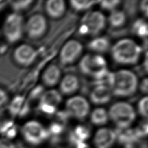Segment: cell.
Listing matches in <instances>:
<instances>
[{
    "label": "cell",
    "mask_w": 148,
    "mask_h": 148,
    "mask_svg": "<svg viewBox=\"0 0 148 148\" xmlns=\"http://www.w3.org/2000/svg\"><path fill=\"white\" fill-rule=\"evenodd\" d=\"M108 84L114 96L127 97L136 92L138 88V79L131 71L120 70L109 73Z\"/></svg>",
    "instance_id": "obj_1"
},
{
    "label": "cell",
    "mask_w": 148,
    "mask_h": 148,
    "mask_svg": "<svg viewBox=\"0 0 148 148\" xmlns=\"http://www.w3.org/2000/svg\"><path fill=\"white\" fill-rule=\"evenodd\" d=\"M79 69L86 75L92 77L98 82L97 84L109 86V75L107 62L100 55L87 54L82 58L79 62Z\"/></svg>",
    "instance_id": "obj_2"
},
{
    "label": "cell",
    "mask_w": 148,
    "mask_h": 148,
    "mask_svg": "<svg viewBox=\"0 0 148 148\" xmlns=\"http://www.w3.org/2000/svg\"><path fill=\"white\" fill-rule=\"evenodd\" d=\"M142 49L133 40L125 38L119 40L111 49L112 56L116 63L120 64H134L138 61Z\"/></svg>",
    "instance_id": "obj_3"
},
{
    "label": "cell",
    "mask_w": 148,
    "mask_h": 148,
    "mask_svg": "<svg viewBox=\"0 0 148 148\" xmlns=\"http://www.w3.org/2000/svg\"><path fill=\"white\" fill-rule=\"evenodd\" d=\"M109 117L121 129H127L136 118V112L131 105L120 101L110 107Z\"/></svg>",
    "instance_id": "obj_4"
},
{
    "label": "cell",
    "mask_w": 148,
    "mask_h": 148,
    "mask_svg": "<svg viewBox=\"0 0 148 148\" xmlns=\"http://www.w3.org/2000/svg\"><path fill=\"white\" fill-rule=\"evenodd\" d=\"M105 25V15L99 11H92L82 20L79 32L81 35H97L104 29Z\"/></svg>",
    "instance_id": "obj_5"
},
{
    "label": "cell",
    "mask_w": 148,
    "mask_h": 148,
    "mask_svg": "<svg viewBox=\"0 0 148 148\" xmlns=\"http://www.w3.org/2000/svg\"><path fill=\"white\" fill-rule=\"evenodd\" d=\"M24 139L32 145H38L49 136L47 130L37 121H29L25 123L22 129Z\"/></svg>",
    "instance_id": "obj_6"
},
{
    "label": "cell",
    "mask_w": 148,
    "mask_h": 148,
    "mask_svg": "<svg viewBox=\"0 0 148 148\" xmlns=\"http://www.w3.org/2000/svg\"><path fill=\"white\" fill-rule=\"evenodd\" d=\"M23 31L22 16L18 13H12L7 18L3 26V33L8 42L15 43L22 38Z\"/></svg>",
    "instance_id": "obj_7"
},
{
    "label": "cell",
    "mask_w": 148,
    "mask_h": 148,
    "mask_svg": "<svg viewBox=\"0 0 148 148\" xmlns=\"http://www.w3.org/2000/svg\"><path fill=\"white\" fill-rule=\"evenodd\" d=\"M66 109L68 115L79 120L87 117L90 112V105L83 96H76L71 97L66 101Z\"/></svg>",
    "instance_id": "obj_8"
},
{
    "label": "cell",
    "mask_w": 148,
    "mask_h": 148,
    "mask_svg": "<svg viewBox=\"0 0 148 148\" xmlns=\"http://www.w3.org/2000/svg\"><path fill=\"white\" fill-rule=\"evenodd\" d=\"M47 27V21L44 16L36 14L27 21L25 25V31L30 38L38 39L44 35Z\"/></svg>",
    "instance_id": "obj_9"
},
{
    "label": "cell",
    "mask_w": 148,
    "mask_h": 148,
    "mask_svg": "<svg viewBox=\"0 0 148 148\" xmlns=\"http://www.w3.org/2000/svg\"><path fill=\"white\" fill-rule=\"evenodd\" d=\"M83 51V46L77 40L67 42L60 53V61L64 65H69L76 61Z\"/></svg>",
    "instance_id": "obj_10"
},
{
    "label": "cell",
    "mask_w": 148,
    "mask_h": 148,
    "mask_svg": "<svg viewBox=\"0 0 148 148\" xmlns=\"http://www.w3.org/2000/svg\"><path fill=\"white\" fill-rule=\"evenodd\" d=\"M37 56L36 50L28 44H22L15 49L14 60L18 64L27 66L32 64Z\"/></svg>",
    "instance_id": "obj_11"
},
{
    "label": "cell",
    "mask_w": 148,
    "mask_h": 148,
    "mask_svg": "<svg viewBox=\"0 0 148 148\" xmlns=\"http://www.w3.org/2000/svg\"><path fill=\"white\" fill-rule=\"evenodd\" d=\"M116 134L112 129L101 128L96 132L94 144L96 148H110L116 141Z\"/></svg>",
    "instance_id": "obj_12"
},
{
    "label": "cell",
    "mask_w": 148,
    "mask_h": 148,
    "mask_svg": "<svg viewBox=\"0 0 148 148\" xmlns=\"http://www.w3.org/2000/svg\"><path fill=\"white\" fill-rule=\"evenodd\" d=\"M109 86L107 84H97L90 93V99L96 105L106 104L110 101L112 96Z\"/></svg>",
    "instance_id": "obj_13"
},
{
    "label": "cell",
    "mask_w": 148,
    "mask_h": 148,
    "mask_svg": "<svg viewBox=\"0 0 148 148\" xmlns=\"http://www.w3.org/2000/svg\"><path fill=\"white\" fill-rule=\"evenodd\" d=\"M79 88V81L77 77L73 74L65 75L60 83L61 93L65 95H71L77 90Z\"/></svg>",
    "instance_id": "obj_14"
},
{
    "label": "cell",
    "mask_w": 148,
    "mask_h": 148,
    "mask_svg": "<svg viewBox=\"0 0 148 148\" xmlns=\"http://www.w3.org/2000/svg\"><path fill=\"white\" fill-rule=\"evenodd\" d=\"M46 11L52 18H59L64 15L66 10L65 2L62 0H49L46 1Z\"/></svg>",
    "instance_id": "obj_15"
},
{
    "label": "cell",
    "mask_w": 148,
    "mask_h": 148,
    "mask_svg": "<svg viewBox=\"0 0 148 148\" xmlns=\"http://www.w3.org/2000/svg\"><path fill=\"white\" fill-rule=\"evenodd\" d=\"M60 78V70L57 66L51 64L47 67L42 75V81L47 86H53L59 83Z\"/></svg>",
    "instance_id": "obj_16"
},
{
    "label": "cell",
    "mask_w": 148,
    "mask_h": 148,
    "mask_svg": "<svg viewBox=\"0 0 148 148\" xmlns=\"http://www.w3.org/2000/svg\"><path fill=\"white\" fill-rule=\"evenodd\" d=\"M62 101V96L57 90H49L42 94L40 99V103L57 107Z\"/></svg>",
    "instance_id": "obj_17"
},
{
    "label": "cell",
    "mask_w": 148,
    "mask_h": 148,
    "mask_svg": "<svg viewBox=\"0 0 148 148\" xmlns=\"http://www.w3.org/2000/svg\"><path fill=\"white\" fill-rule=\"evenodd\" d=\"M90 135V132L89 129L85 125H80L77 126L71 133L70 140L72 143L76 145L79 142H84L86 140L89 138Z\"/></svg>",
    "instance_id": "obj_18"
},
{
    "label": "cell",
    "mask_w": 148,
    "mask_h": 148,
    "mask_svg": "<svg viewBox=\"0 0 148 148\" xmlns=\"http://www.w3.org/2000/svg\"><path fill=\"white\" fill-rule=\"evenodd\" d=\"M110 41L106 37H97L88 44V48L97 53H105L109 49Z\"/></svg>",
    "instance_id": "obj_19"
},
{
    "label": "cell",
    "mask_w": 148,
    "mask_h": 148,
    "mask_svg": "<svg viewBox=\"0 0 148 148\" xmlns=\"http://www.w3.org/2000/svg\"><path fill=\"white\" fill-rule=\"evenodd\" d=\"M91 121L96 125H103L109 121V114L103 108L95 109L91 114Z\"/></svg>",
    "instance_id": "obj_20"
},
{
    "label": "cell",
    "mask_w": 148,
    "mask_h": 148,
    "mask_svg": "<svg viewBox=\"0 0 148 148\" xmlns=\"http://www.w3.org/2000/svg\"><path fill=\"white\" fill-rule=\"evenodd\" d=\"M109 22L110 25L113 27H122L126 22V15L121 10H114L109 16Z\"/></svg>",
    "instance_id": "obj_21"
},
{
    "label": "cell",
    "mask_w": 148,
    "mask_h": 148,
    "mask_svg": "<svg viewBox=\"0 0 148 148\" xmlns=\"http://www.w3.org/2000/svg\"><path fill=\"white\" fill-rule=\"evenodd\" d=\"M147 24L144 20L139 19L134 23L133 25V32L142 38H146L147 36Z\"/></svg>",
    "instance_id": "obj_22"
},
{
    "label": "cell",
    "mask_w": 148,
    "mask_h": 148,
    "mask_svg": "<svg viewBox=\"0 0 148 148\" xmlns=\"http://www.w3.org/2000/svg\"><path fill=\"white\" fill-rule=\"evenodd\" d=\"M70 5L74 10L77 11H83L90 9L94 5L99 3L96 1H81V0H72L70 1Z\"/></svg>",
    "instance_id": "obj_23"
},
{
    "label": "cell",
    "mask_w": 148,
    "mask_h": 148,
    "mask_svg": "<svg viewBox=\"0 0 148 148\" xmlns=\"http://www.w3.org/2000/svg\"><path fill=\"white\" fill-rule=\"evenodd\" d=\"M23 103V98L21 96L14 97L12 102L10 103L9 107V112L12 115H16L21 111V107Z\"/></svg>",
    "instance_id": "obj_24"
},
{
    "label": "cell",
    "mask_w": 148,
    "mask_h": 148,
    "mask_svg": "<svg viewBox=\"0 0 148 148\" xmlns=\"http://www.w3.org/2000/svg\"><path fill=\"white\" fill-rule=\"evenodd\" d=\"M33 1L31 0L27 1H14L11 2V6L16 11H21L27 9Z\"/></svg>",
    "instance_id": "obj_25"
},
{
    "label": "cell",
    "mask_w": 148,
    "mask_h": 148,
    "mask_svg": "<svg viewBox=\"0 0 148 148\" xmlns=\"http://www.w3.org/2000/svg\"><path fill=\"white\" fill-rule=\"evenodd\" d=\"M147 97L145 96L140 100L138 104V113L140 115L145 118H147Z\"/></svg>",
    "instance_id": "obj_26"
},
{
    "label": "cell",
    "mask_w": 148,
    "mask_h": 148,
    "mask_svg": "<svg viewBox=\"0 0 148 148\" xmlns=\"http://www.w3.org/2000/svg\"><path fill=\"white\" fill-rule=\"evenodd\" d=\"M99 3L103 9L113 11L115 10L116 7L118 6L121 1L119 0H114V1H99Z\"/></svg>",
    "instance_id": "obj_27"
},
{
    "label": "cell",
    "mask_w": 148,
    "mask_h": 148,
    "mask_svg": "<svg viewBox=\"0 0 148 148\" xmlns=\"http://www.w3.org/2000/svg\"><path fill=\"white\" fill-rule=\"evenodd\" d=\"M63 130H64V127L62 125L58 123H53L50 125L49 131H47L49 134H51L53 136H58L62 133Z\"/></svg>",
    "instance_id": "obj_28"
},
{
    "label": "cell",
    "mask_w": 148,
    "mask_h": 148,
    "mask_svg": "<svg viewBox=\"0 0 148 148\" xmlns=\"http://www.w3.org/2000/svg\"><path fill=\"white\" fill-rule=\"evenodd\" d=\"M39 109L42 112L44 113L45 114L48 115H52L56 112L57 108L53 106H50V105H45V104H40L39 103Z\"/></svg>",
    "instance_id": "obj_29"
},
{
    "label": "cell",
    "mask_w": 148,
    "mask_h": 148,
    "mask_svg": "<svg viewBox=\"0 0 148 148\" xmlns=\"http://www.w3.org/2000/svg\"><path fill=\"white\" fill-rule=\"evenodd\" d=\"M0 148H16V146L9 139L0 138Z\"/></svg>",
    "instance_id": "obj_30"
},
{
    "label": "cell",
    "mask_w": 148,
    "mask_h": 148,
    "mask_svg": "<svg viewBox=\"0 0 148 148\" xmlns=\"http://www.w3.org/2000/svg\"><path fill=\"white\" fill-rule=\"evenodd\" d=\"M16 134H17L16 128V127L14 125L7 131V133L5 134V135L7 136V139L9 140L15 137L16 135Z\"/></svg>",
    "instance_id": "obj_31"
},
{
    "label": "cell",
    "mask_w": 148,
    "mask_h": 148,
    "mask_svg": "<svg viewBox=\"0 0 148 148\" xmlns=\"http://www.w3.org/2000/svg\"><path fill=\"white\" fill-rule=\"evenodd\" d=\"M7 99L8 97L6 92L0 89V107L7 102Z\"/></svg>",
    "instance_id": "obj_32"
},
{
    "label": "cell",
    "mask_w": 148,
    "mask_h": 148,
    "mask_svg": "<svg viewBox=\"0 0 148 148\" xmlns=\"http://www.w3.org/2000/svg\"><path fill=\"white\" fill-rule=\"evenodd\" d=\"M140 90L144 94L147 93V79L145 78L143 81H142L140 84Z\"/></svg>",
    "instance_id": "obj_33"
},
{
    "label": "cell",
    "mask_w": 148,
    "mask_h": 148,
    "mask_svg": "<svg viewBox=\"0 0 148 148\" xmlns=\"http://www.w3.org/2000/svg\"><path fill=\"white\" fill-rule=\"evenodd\" d=\"M147 0H144L140 3V9L143 13L145 14V16H147Z\"/></svg>",
    "instance_id": "obj_34"
},
{
    "label": "cell",
    "mask_w": 148,
    "mask_h": 148,
    "mask_svg": "<svg viewBox=\"0 0 148 148\" xmlns=\"http://www.w3.org/2000/svg\"><path fill=\"white\" fill-rule=\"evenodd\" d=\"M40 94H43L42 93V88L40 86H38L34 90L32 94H31V96L33 97H35L38 96Z\"/></svg>",
    "instance_id": "obj_35"
},
{
    "label": "cell",
    "mask_w": 148,
    "mask_h": 148,
    "mask_svg": "<svg viewBox=\"0 0 148 148\" xmlns=\"http://www.w3.org/2000/svg\"><path fill=\"white\" fill-rule=\"evenodd\" d=\"M75 148H90L88 144L84 142H79L75 145Z\"/></svg>",
    "instance_id": "obj_36"
}]
</instances>
